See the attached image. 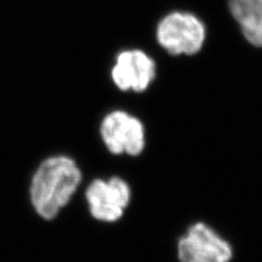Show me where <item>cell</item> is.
I'll list each match as a JSON object with an SVG mask.
<instances>
[{"mask_svg": "<svg viewBox=\"0 0 262 262\" xmlns=\"http://www.w3.org/2000/svg\"><path fill=\"white\" fill-rule=\"evenodd\" d=\"M81 179V170L72 159L59 155L45 160L30 187L31 202L37 214L45 220L55 219L71 200Z\"/></svg>", "mask_w": 262, "mask_h": 262, "instance_id": "1", "label": "cell"}, {"mask_svg": "<svg viewBox=\"0 0 262 262\" xmlns=\"http://www.w3.org/2000/svg\"><path fill=\"white\" fill-rule=\"evenodd\" d=\"M204 23L191 12L173 11L160 20L157 27L159 45L173 56L198 54L206 42Z\"/></svg>", "mask_w": 262, "mask_h": 262, "instance_id": "2", "label": "cell"}, {"mask_svg": "<svg viewBox=\"0 0 262 262\" xmlns=\"http://www.w3.org/2000/svg\"><path fill=\"white\" fill-rule=\"evenodd\" d=\"M101 136L107 150L115 155L138 157L145 146V130L141 120L124 111L106 115L101 124Z\"/></svg>", "mask_w": 262, "mask_h": 262, "instance_id": "3", "label": "cell"}, {"mask_svg": "<svg viewBox=\"0 0 262 262\" xmlns=\"http://www.w3.org/2000/svg\"><path fill=\"white\" fill-rule=\"evenodd\" d=\"M180 262H229L233 249L225 239L204 223H195L177 246Z\"/></svg>", "mask_w": 262, "mask_h": 262, "instance_id": "4", "label": "cell"}, {"mask_svg": "<svg viewBox=\"0 0 262 262\" xmlns=\"http://www.w3.org/2000/svg\"><path fill=\"white\" fill-rule=\"evenodd\" d=\"M114 84L121 91L144 92L157 78V63L140 49L122 51L112 68Z\"/></svg>", "mask_w": 262, "mask_h": 262, "instance_id": "5", "label": "cell"}, {"mask_svg": "<svg viewBox=\"0 0 262 262\" xmlns=\"http://www.w3.org/2000/svg\"><path fill=\"white\" fill-rule=\"evenodd\" d=\"M85 196L90 212L97 221L113 223L124 214L125 209L118 203L107 180H93L88 187Z\"/></svg>", "mask_w": 262, "mask_h": 262, "instance_id": "6", "label": "cell"}, {"mask_svg": "<svg viewBox=\"0 0 262 262\" xmlns=\"http://www.w3.org/2000/svg\"><path fill=\"white\" fill-rule=\"evenodd\" d=\"M228 8L246 40L262 47V0H228Z\"/></svg>", "mask_w": 262, "mask_h": 262, "instance_id": "7", "label": "cell"}]
</instances>
